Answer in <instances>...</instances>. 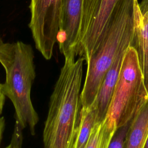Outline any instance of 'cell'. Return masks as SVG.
Instances as JSON below:
<instances>
[{"label":"cell","mask_w":148,"mask_h":148,"mask_svg":"<svg viewBox=\"0 0 148 148\" xmlns=\"http://www.w3.org/2000/svg\"><path fill=\"white\" fill-rule=\"evenodd\" d=\"M71 54L65 61L54 85L45 121L44 148H73L81 105V86L84 60Z\"/></svg>","instance_id":"1"},{"label":"cell","mask_w":148,"mask_h":148,"mask_svg":"<svg viewBox=\"0 0 148 148\" xmlns=\"http://www.w3.org/2000/svg\"><path fill=\"white\" fill-rule=\"evenodd\" d=\"M23 130L17 124H15L14 132L10 144L4 148H21L23 135L22 131Z\"/></svg>","instance_id":"14"},{"label":"cell","mask_w":148,"mask_h":148,"mask_svg":"<svg viewBox=\"0 0 148 148\" xmlns=\"http://www.w3.org/2000/svg\"><path fill=\"white\" fill-rule=\"evenodd\" d=\"M140 13L138 0H120L98 46L86 61L87 71L80 100L83 108L95 101L103 79L120 49L135 46Z\"/></svg>","instance_id":"2"},{"label":"cell","mask_w":148,"mask_h":148,"mask_svg":"<svg viewBox=\"0 0 148 148\" xmlns=\"http://www.w3.org/2000/svg\"><path fill=\"white\" fill-rule=\"evenodd\" d=\"M143 148H148V136L147 137V139L146 140V142L145 143V145H144V147Z\"/></svg>","instance_id":"18"},{"label":"cell","mask_w":148,"mask_h":148,"mask_svg":"<svg viewBox=\"0 0 148 148\" xmlns=\"http://www.w3.org/2000/svg\"><path fill=\"white\" fill-rule=\"evenodd\" d=\"M148 100L142 71L136 49L127 48L106 117L116 128L130 121Z\"/></svg>","instance_id":"4"},{"label":"cell","mask_w":148,"mask_h":148,"mask_svg":"<svg viewBox=\"0 0 148 148\" xmlns=\"http://www.w3.org/2000/svg\"><path fill=\"white\" fill-rule=\"evenodd\" d=\"M83 0H61L60 30L57 38L64 56H76L82 22Z\"/></svg>","instance_id":"7"},{"label":"cell","mask_w":148,"mask_h":148,"mask_svg":"<svg viewBox=\"0 0 148 148\" xmlns=\"http://www.w3.org/2000/svg\"><path fill=\"white\" fill-rule=\"evenodd\" d=\"M61 0H31V31L36 49L46 60L51 59L60 30Z\"/></svg>","instance_id":"6"},{"label":"cell","mask_w":148,"mask_h":148,"mask_svg":"<svg viewBox=\"0 0 148 148\" xmlns=\"http://www.w3.org/2000/svg\"><path fill=\"white\" fill-rule=\"evenodd\" d=\"M133 118L127 124L116 130L112 138L108 148H123L125 138Z\"/></svg>","instance_id":"13"},{"label":"cell","mask_w":148,"mask_h":148,"mask_svg":"<svg viewBox=\"0 0 148 148\" xmlns=\"http://www.w3.org/2000/svg\"><path fill=\"white\" fill-rule=\"evenodd\" d=\"M97 116V105L95 101L88 108H81L79 121L73 148H84L96 124Z\"/></svg>","instance_id":"11"},{"label":"cell","mask_w":148,"mask_h":148,"mask_svg":"<svg viewBox=\"0 0 148 148\" xmlns=\"http://www.w3.org/2000/svg\"><path fill=\"white\" fill-rule=\"evenodd\" d=\"M5 96L2 91L1 84L0 83V115L2 114L3 111V109L5 104Z\"/></svg>","instance_id":"15"},{"label":"cell","mask_w":148,"mask_h":148,"mask_svg":"<svg viewBox=\"0 0 148 148\" xmlns=\"http://www.w3.org/2000/svg\"><path fill=\"white\" fill-rule=\"evenodd\" d=\"M4 127H5V119L3 117L0 116V143L2 139V134L3 132Z\"/></svg>","instance_id":"17"},{"label":"cell","mask_w":148,"mask_h":148,"mask_svg":"<svg viewBox=\"0 0 148 148\" xmlns=\"http://www.w3.org/2000/svg\"><path fill=\"white\" fill-rule=\"evenodd\" d=\"M139 6L140 17L134 47L138 55L145 84L148 91V0H141Z\"/></svg>","instance_id":"9"},{"label":"cell","mask_w":148,"mask_h":148,"mask_svg":"<svg viewBox=\"0 0 148 148\" xmlns=\"http://www.w3.org/2000/svg\"><path fill=\"white\" fill-rule=\"evenodd\" d=\"M34 54L30 45L23 42L8 43V48L0 63L5 71L2 91L12 102L15 110L16 123L23 130L28 127L35 134L39 116L31 98V91L36 73Z\"/></svg>","instance_id":"3"},{"label":"cell","mask_w":148,"mask_h":148,"mask_svg":"<svg viewBox=\"0 0 148 148\" xmlns=\"http://www.w3.org/2000/svg\"><path fill=\"white\" fill-rule=\"evenodd\" d=\"M116 130L115 124L107 119L96 123L84 148H108Z\"/></svg>","instance_id":"12"},{"label":"cell","mask_w":148,"mask_h":148,"mask_svg":"<svg viewBox=\"0 0 148 148\" xmlns=\"http://www.w3.org/2000/svg\"><path fill=\"white\" fill-rule=\"evenodd\" d=\"M7 43H4L0 36V58L5 53L6 49Z\"/></svg>","instance_id":"16"},{"label":"cell","mask_w":148,"mask_h":148,"mask_svg":"<svg viewBox=\"0 0 148 148\" xmlns=\"http://www.w3.org/2000/svg\"><path fill=\"white\" fill-rule=\"evenodd\" d=\"M148 136V100L134 117L123 148H143Z\"/></svg>","instance_id":"10"},{"label":"cell","mask_w":148,"mask_h":148,"mask_svg":"<svg viewBox=\"0 0 148 148\" xmlns=\"http://www.w3.org/2000/svg\"><path fill=\"white\" fill-rule=\"evenodd\" d=\"M120 0H83L76 56L87 61L99 43Z\"/></svg>","instance_id":"5"},{"label":"cell","mask_w":148,"mask_h":148,"mask_svg":"<svg viewBox=\"0 0 148 148\" xmlns=\"http://www.w3.org/2000/svg\"><path fill=\"white\" fill-rule=\"evenodd\" d=\"M130 46H132L127 45L120 49L103 79L94 101L97 109L96 123L102 122L106 116L112 94L120 75L123 57Z\"/></svg>","instance_id":"8"}]
</instances>
